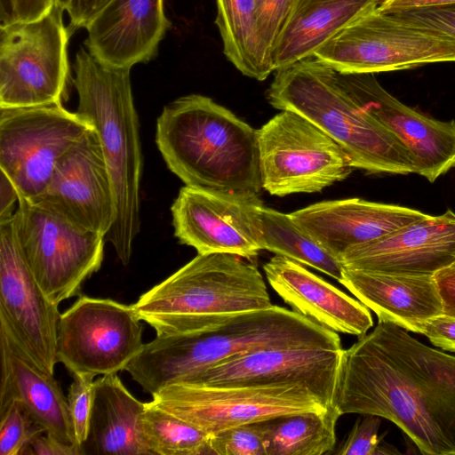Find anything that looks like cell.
<instances>
[{"mask_svg": "<svg viewBox=\"0 0 455 455\" xmlns=\"http://www.w3.org/2000/svg\"><path fill=\"white\" fill-rule=\"evenodd\" d=\"M331 405L340 416L392 421L422 454L455 455V413L428 385L394 323L378 321L343 349Z\"/></svg>", "mask_w": 455, "mask_h": 455, "instance_id": "obj_1", "label": "cell"}, {"mask_svg": "<svg viewBox=\"0 0 455 455\" xmlns=\"http://www.w3.org/2000/svg\"><path fill=\"white\" fill-rule=\"evenodd\" d=\"M283 347L341 349L339 334L285 307L216 313L185 322L172 335L156 336L125 371L148 393L183 382L229 358Z\"/></svg>", "mask_w": 455, "mask_h": 455, "instance_id": "obj_2", "label": "cell"}, {"mask_svg": "<svg viewBox=\"0 0 455 455\" xmlns=\"http://www.w3.org/2000/svg\"><path fill=\"white\" fill-rule=\"evenodd\" d=\"M156 142L185 186L260 197L258 130L212 99L189 94L167 104L156 121Z\"/></svg>", "mask_w": 455, "mask_h": 455, "instance_id": "obj_3", "label": "cell"}, {"mask_svg": "<svg viewBox=\"0 0 455 455\" xmlns=\"http://www.w3.org/2000/svg\"><path fill=\"white\" fill-rule=\"evenodd\" d=\"M130 70L103 63L81 48L76 54L73 78L77 112L92 123L112 180L116 217L107 238L124 266L140 229L143 165Z\"/></svg>", "mask_w": 455, "mask_h": 455, "instance_id": "obj_4", "label": "cell"}, {"mask_svg": "<svg viewBox=\"0 0 455 455\" xmlns=\"http://www.w3.org/2000/svg\"><path fill=\"white\" fill-rule=\"evenodd\" d=\"M269 104L297 112L329 134L354 169L369 173H416L406 147L364 112L334 81L331 68L315 58L276 71L267 91Z\"/></svg>", "mask_w": 455, "mask_h": 455, "instance_id": "obj_5", "label": "cell"}, {"mask_svg": "<svg viewBox=\"0 0 455 455\" xmlns=\"http://www.w3.org/2000/svg\"><path fill=\"white\" fill-rule=\"evenodd\" d=\"M132 305L156 336L172 335L185 322L201 315L273 306L257 265L233 253H198Z\"/></svg>", "mask_w": 455, "mask_h": 455, "instance_id": "obj_6", "label": "cell"}, {"mask_svg": "<svg viewBox=\"0 0 455 455\" xmlns=\"http://www.w3.org/2000/svg\"><path fill=\"white\" fill-rule=\"evenodd\" d=\"M13 229L32 275L56 305L79 295L83 283L101 267L105 236L24 197L19 198Z\"/></svg>", "mask_w": 455, "mask_h": 455, "instance_id": "obj_7", "label": "cell"}, {"mask_svg": "<svg viewBox=\"0 0 455 455\" xmlns=\"http://www.w3.org/2000/svg\"><path fill=\"white\" fill-rule=\"evenodd\" d=\"M161 409L208 435L331 405L302 384L204 385L179 382L152 395Z\"/></svg>", "mask_w": 455, "mask_h": 455, "instance_id": "obj_8", "label": "cell"}, {"mask_svg": "<svg viewBox=\"0 0 455 455\" xmlns=\"http://www.w3.org/2000/svg\"><path fill=\"white\" fill-rule=\"evenodd\" d=\"M58 4L31 21L0 27V108L61 102L69 78V29Z\"/></svg>", "mask_w": 455, "mask_h": 455, "instance_id": "obj_9", "label": "cell"}, {"mask_svg": "<svg viewBox=\"0 0 455 455\" xmlns=\"http://www.w3.org/2000/svg\"><path fill=\"white\" fill-rule=\"evenodd\" d=\"M262 188L270 195L315 193L354 170L343 148L302 115L281 110L258 130Z\"/></svg>", "mask_w": 455, "mask_h": 455, "instance_id": "obj_10", "label": "cell"}, {"mask_svg": "<svg viewBox=\"0 0 455 455\" xmlns=\"http://www.w3.org/2000/svg\"><path fill=\"white\" fill-rule=\"evenodd\" d=\"M313 58L341 73H379L455 62V40L373 9L323 44Z\"/></svg>", "mask_w": 455, "mask_h": 455, "instance_id": "obj_11", "label": "cell"}, {"mask_svg": "<svg viewBox=\"0 0 455 455\" xmlns=\"http://www.w3.org/2000/svg\"><path fill=\"white\" fill-rule=\"evenodd\" d=\"M92 123L61 102L0 108V169L28 200L45 189L58 161Z\"/></svg>", "mask_w": 455, "mask_h": 455, "instance_id": "obj_12", "label": "cell"}, {"mask_svg": "<svg viewBox=\"0 0 455 455\" xmlns=\"http://www.w3.org/2000/svg\"><path fill=\"white\" fill-rule=\"evenodd\" d=\"M133 305L80 296L60 315L57 357L74 373H116L142 350L143 327Z\"/></svg>", "mask_w": 455, "mask_h": 455, "instance_id": "obj_13", "label": "cell"}, {"mask_svg": "<svg viewBox=\"0 0 455 455\" xmlns=\"http://www.w3.org/2000/svg\"><path fill=\"white\" fill-rule=\"evenodd\" d=\"M13 215L0 220V325L43 370L53 374L59 363L57 330L61 314L20 251Z\"/></svg>", "mask_w": 455, "mask_h": 455, "instance_id": "obj_14", "label": "cell"}, {"mask_svg": "<svg viewBox=\"0 0 455 455\" xmlns=\"http://www.w3.org/2000/svg\"><path fill=\"white\" fill-rule=\"evenodd\" d=\"M335 83L367 114L391 132L410 151L416 174L435 181L455 167V121H441L401 102L372 73H341L331 68Z\"/></svg>", "mask_w": 455, "mask_h": 455, "instance_id": "obj_15", "label": "cell"}, {"mask_svg": "<svg viewBox=\"0 0 455 455\" xmlns=\"http://www.w3.org/2000/svg\"><path fill=\"white\" fill-rule=\"evenodd\" d=\"M259 198L185 186L171 212L174 235L199 254L233 253L252 259L261 248Z\"/></svg>", "mask_w": 455, "mask_h": 455, "instance_id": "obj_16", "label": "cell"}, {"mask_svg": "<svg viewBox=\"0 0 455 455\" xmlns=\"http://www.w3.org/2000/svg\"><path fill=\"white\" fill-rule=\"evenodd\" d=\"M30 201L106 237L115 221L116 202L95 128L62 156L44 192Z\"/></svg>", "mask_w": 455, "mask_h": 455, "instance_id": "obj_17", "label": "cell"}, {"mask_svg": "<svg viewBox=\"0 0 455 455\" xmlns=\"http://www.w3.org/2000/svg\"><path fill=\"white\" fill-rule=\"evenodd\" d=\"M343 348H268L215 364L186 381L193 384H302L331 405Z\"/></svg>", "mask_w": 455, "mask_h": 455, "instance_id": "obj_18", "label": "cell"}, {"mask_svg": "<svg viewBox=\"0 0 455 455\" xmlns=\"http://www.w3.org/2000/svg\"><path fill=\"white\" fill-rule=\"evenodd\" d=\"M339 261L347 269L434 275L455 263V213L427 215L347 249Z\"/></svg>", "mask_w": 455, "mask_h": 455, "instance_id": "obj_19", "label": "cell"}, {"mask_svg": "<svg viewBox=\"0 0 455 455\" xmlns=\"http://www.w3.org/2000/svg\"><path fill=\"white\" fill-rule=\"evenodd\" d=\"M170 26L164 0H109L85 26L84 44L101 62L132 68L156 56Z\"/></svg>", "mask_w": 455, "mask_h": 455, "instance_id": "obj_20", "label": "cell"}, {"mask_svg": "<svg viewBox=\"0 0 455 455\" xmlns=\"http://www.w3.org/2000/svg\"><path fill=\"white\" fill-rule=\"evenodd\" d=\"M291 215L339 260L347 249L379 239L428 214L396 204L348 198L316 203Z\"/></svg>", "mask_w": 455, "mask_h": 455, "instance_id": "obj_21", "label": "cell"}, {"mask_svg": "<svg viewBox=\"0 0 455 455\" xmlns=\"http://www.w3.org/2000/svg\"><path fill=\"white\" fill-rule=\"evenodd\" d=\"M271 288L291 309L337 333L359 338L373 325L369 308L302 264L275 255L263 266Z\"/></svg>", "mask_w": 455, "mask_h": 455, "instance_id": "obj_22", "label": "cell"}, {"mask_svg": "<svg viewBox=\"0 0 455 455\" xmlns=\"http://www.w3.org/2000/svg\"><path fill=\"white\" fill-rule=\"evenodd\" d=\"M0 351V408L18 399L48 436L78 447L68 400L53 374L43 370L2 325Z\"/></svg>", "mask_w": 455, "mask_h": 455, "instance_id": "obj_23", "label": "cell"}, {"mask_svg": "<svg viewBox=\"0 0 455 455\" xmlns=\"http://www.w3.org/2000/svg\"><path fill=\"white\" fill-rule=\"evenodd\" d=\"M339 283L372 310L379 321L420 333L421 324L443 313L432 275L387 273L344 268Z\"/></svg>", "mask_w": 455, "mask_h": 455, "instance_id": "obj_24", "label": "cell"}, {"mask_svg": "<svg viewBox=\"0 0 455 455\" xmlns=\"http://www.w3.org/2000/svg\"><path fill=\"white\" fill-rule=\"evenodd\" d=\"M379 0H295L271 51L274 71L312 58L328 40Z\"/></svg>", "mask_w": 455, "mask_h": 455, "instance_id": "obj_25", "label": "cell"}, {"mask_svg": "<svg viewBox=\"0 0 455 455\" xmlns=\"http://www.w3.org/2000/svg\"><path fill=\"white\" fill-rule=\"evenodd\" d=\"M146 403L135 398L116 373L94 381V398L81 455H152L143 441L140 422Z\"/></svg>", "mask_w": 455, "mask_h": 455, "instance_id": "obj_26", "label": "cell"}, {"mask_svg": "<svg viewBox=\"0 0 455 455\" xmlns=\"http://www.w3.org/2000/svg\"><path fill=\"white\" fill-rule=\"evenodd\" d=\"M218 26L226 58L244 76L265 80L274 68L258 28L256 0H216Z\"/></svg>", "mask_w": 455, "mask_h": 455, "instance_id": "obj_27", "label": "cell"}, {"mask_svg": "<svg viewBox=\"0 0 455 455\" xmlns=\"http://www.w3.org/2000/svg\"><path fill=\"white\" fill-rule=\"evenodd\" d=\"M340 417L331 405L323 411L283 415L263 420L266 455H323L332 451Z\"/></svg>", "mask_w": 455, "mask_h": 455, "instance_id": "obj_28", "label": "cell"}, {"mask_svg": "<svg viewBox=\"0 0 455 455\" xmlns=\"http://www.w3.org/2000/svg\"><path fill=\"white\" fill-rule=\"evenodd\" d=\"M262 250L317 269L340 281L341 262L307 233L290 214L262 206L259 210Z\"/></svg>", "mask_w": 455, "mask_h": 455, "instance_id": "obj_29", "label": "cell"}, {"mask_svg": "<svg viewBox=\"0 0 455 455\" xmlns=\"http://www.w3.org/2000/svg\"><path fill=\"white\" fill-rule=\"evenodd\" d=\"M140 428L152 455H206L209 435L192 424L146 403Z\"/></svg>", "mask_w": 455, "mask_h": 455, "instance_id": "obj_30", "label": "cell"}, {"mask_svg": "<svg viewBox=\"0 0 455 455\" xmlns=\"http://www.w3.org/2000/svg\"><path fill=\"white\" fill-rule=\"evenodd\" d=\"M401 337L428 385L455 413V356L427 347L402 327Z\"/></svg>", "mask_w": 455, "mask_h": 455, "instance_id": "obj_31", "label": "cell"}, {"mask_svg": "<svg viewBox=\"0 0 455 455\" xmlns=\"http://www.w3.org/2000/svg\"><path fill=\"white\" fill-rule=\"evenodd\" d=\"M0 455L26 454L32 442L45 433L18 399L0 408Z\"/></svg>", "mask_w": 455, "mask_h": 455, "instance_id": "obj_32", "label": "cell"}, {"mask_svg": "<svg viewBox=\"0 0 455 455\" xmlns=\"http://www.w3.org/2000/svg\"><path fill=\"white\" fill-rule=\"evenodd\" d=\"M206 455H266L263 421L209 435Z\"/></svg>", "mask_w": 455, "mask_h": 455, "instance_id": "obj_33", "label": "cell"}, {"mask_svg": "<svg viewBox=\"0 0 455 455\" xmlns=\"http://www.w3.org/2000/svg\"><path fill=\"white\" fill-rule=\"evenodd\" d=\"M94 377L91 374L74 373L67 397L76 444L79 448L88 436L94 398Z\"/></svg>", "mask_w": 455, "mask_h": 455, "instance_id": "obj_34", "label": "cell"}, {"mask_svg": "<svg viewBox=\"0 0 455 455\" xmlns=\"http://www.w3.org/2000/svg\"><path fill=\"white\" fill-rule=\"evenodd\" d=\"M294 2L295 0H256L259 38L270 62L275 41Z\"/></svg>", "mask_w": 455, "mask_h": 455, "instance_id": "obj_35", "label": "cell"}, {"mask_svg": "<svg viewBox=\"0 0 455 455\" xmlns=\"http://www.w3.org/2000/svg\"><path fill=\"white\" fill-rule=\"evenodd\" d=\"M380 419L371 414H364L363 419H358L347 438L339 445L336 454L376 455L377 449L384 437V435H379Z\"/></svg>", "mask_w": 455, "mask_h": 455, "instance_id": "obj_36", "label": "cell"}, {"mask_svg": "<svg viewBox=\"0 0 455 455\" xmlns=\"http://www.w3.org/2000/svg\"><path fill=\"white\" fill-rule=\"evenodd\" d=\"M395 19L455 40V4L392 13Z\"/></svg>", "mask_w": 455, "mask_h": 455, "instance_id": "obj_37", "label": "cell"}, {"mask_svg": "<svg viewBox=\"0 0 455 455\" xmlns=\"http://www.w3.org/2000/svg\"><path fill=\"white\" fill-rule=\"evenodd\" d=\"M55 4L56 0H0V27L37 20Z\"/></svg>", "mask_w": 455, "mask_h": 455, "instance_id": "obj_38", "label": "cell"}, {"mask_svg": "<svg viewBox=\"0 0 455 455\" xmlns=\"http://www.w3.org/2000/svg\"><path fill=\"white\" fill-rule=\"evenodd\" d=\"M420 334L445 351L455 352V317L443 313L426 320L420 327Z\"/></svg>", "mask_w": 455, "mask_h": 455, "instance_id": "obj_39", "label": "cell"}, {"mask_svg": "<svg viewBox=\"0 0 455 455\" xmlns=\"http://www.w3.org/2000/svg\"><path fill=\"white\" fill-rule=\"evenodd\" d=\"M109 0H69L66 12L69 30L85 28L89 21Z\"/></svg>", "mask_w": 455, "mask_h": 455, "instance_id": "obj_40", "label": "cell"}, {"mask_svg": "<svg viewBox=\"0 0 455 455\" xmlns=\"http://www.w3.org/2000/svg\"><path fill=\"white\" fill-rule=\"evenodd\" d=\"M443 302V313L455 317V263L434 275Z\"/></svg>", "mask_w": 455, "mask_h": 455, "instance_id": "obj_41", "label": "cell"}, {"mask_svg": "<svg viewBox=\"0 0 455 455\" xmlns=\"http://www.w3.org/2000/svg\"><path fill=\"white\" fill-rule=\"evenodd\" d=\"M26 454L35 455H81L80 449L48 436L45 433L37 436L28 447Z\"/></svg>", "mask_w": 455, "mask_h": 455, "instance_id": "obj_42", "label": "cell"}, {"mask_svg": "<svg viewBox=\"0 0 455 455\" xmlns=\"http://www.w3.org/2000/svg\"><path fill=\"white\" fill-rule=\"evenodd\" d=\"M451 4H455V0H379L377 10L383 13L392 14L404 11Z\"/></svg>", "mask_w": 455, "mask_h": 455, "instance_id": "obj_43", "label": "cell"}, {"mask_svg": "<svg viewBox=\"0 0 455 455\" xmlns=\"http://www.w3.org/2000/svg\"><path fill=\"white\" fill-rule=\"evenodd\" d=\"M19 193L11 180L1 172L0 174V220L12 217L15 203H19Z\"/></svg>", "mask_w": 455, "mask_h": 455, "instance_id": "obj_44", "label": "cell"}, {"mask_svg": "<svg viewBox=\"0 0 455 455\" xmlns=\"http://www.w3.org/2000/svg\"><path fill=\"white\" fill-rule=\"evenodd\" d=\"M400 451H397L395 447L391 446V445H388V444H384V446H381V444L379 443L378 449H377V451H376V455H379V454H399Z\"/></svg>", "mask_w": 455, "mask_h": 455, "instance_id": "obj_45", "label": "cell"}, {"mask_svg": "<svg viewBox=\"0 0 455 455\" xmlns=\"http://www.w3.org/2000/svg\"><path fill=\"white\" fill-rule=\"evenodd\" d=\"M68 2L69 0H56V4L60 6L65 11Z\"/></svg>", "mask_w": 455, "mask_h": 455, "instance_id": "obj_46", "label": "cell"}]
</instances>
